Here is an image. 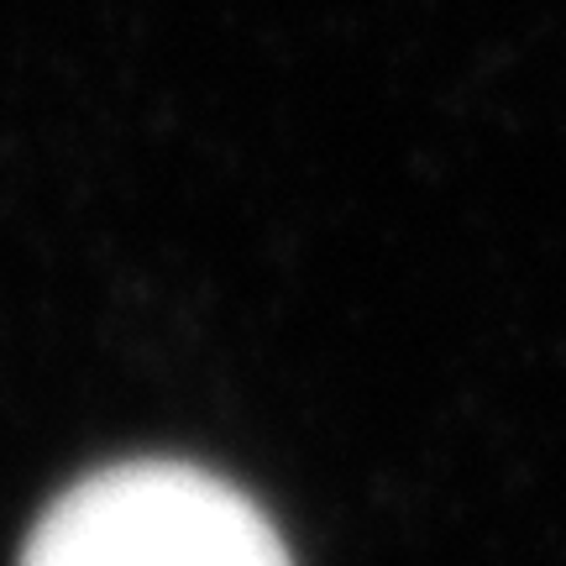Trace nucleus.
Masks as SVG:
<instances>
[{
	"label": "nucleus",
	"mask_w": 566,
	"mask_h": 566,
	"mask_svg": "<svg viewBox=\"0 0 566 566\" xmlns=\"http://www.w3.org/2000/svg\"><path fill=\"white\" fill-rule=\"evenodd\" d=\"M21 566H294L242 488L189 462L90 472L42 514Z\"/></svg>",
	"instance_id": "1"
}]
</instances>
